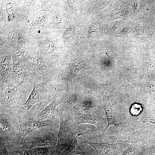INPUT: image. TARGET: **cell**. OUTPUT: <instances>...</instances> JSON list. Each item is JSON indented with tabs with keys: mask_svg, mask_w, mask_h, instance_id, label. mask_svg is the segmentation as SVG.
Here are the masks:
<instances>
[{
	"mask_svg": "<svg viewBox=\"0 0 155 155\" xmlns=\"http://www.w3.org/2000/svg\"><path fill=\"white\" fill-rule=\"evenodd\" d=\"M94 102L88 99H84L79 101L72 108L79 111L90 110L94 106Z\"/></svg>",
	"mask_w": 155,
	"mask_h": 155,
	"instance_id": "2e32d148",
	"label": "cell"
},
{
	"mask_svg": "<svg viewBox=\"0 0 155 155\" xmlns=\"http://www.w3.org/2000/svg\"><path fill=\"white\" fill-rule=\"evenodd\" d=\"M52 44L47 43L45 44L43 47L44 52L47 53H50L54 50L55 47Z\"/></svg>",
	"mask_w": 155,
	"mask_h": 155,
	"instance_id": "ac0fdd59",
	"label": "cell"
},
{
	"mask_svg": "<svg viewBox=\"0 0 155 155\" xmlns=\"http://www.w3.org/2000/svg\"><path fill=\"white\" fill-rule=\"evenodd\" d=\"M64 100L63 98L58 97L55 96L52 102L33 117L34 119L39 121L49 120L54 121L56 120L55 115V109Z\"/></svg>",
	"mask_w": 155,
	"mask_h": 155,
	"instance_id": "9c48e42d",
	"label": "cell"
},
{
	"mask_svg": "<svg viewBox=\"0 0 155 155\" xmlns=\"http://www.w3.org/2000/svg\"><path fill=\"white\" fill-rule=\"evenodd\" d=\"M13 14L9 15L8 18V20L9 21H11L13 20Z\"/></svg>",
	"mask_w": 155,
	"mask_h": 155,
	"instance_id": "7402d4cb",
	"label": "cell"
},
{
	"mask_svg": "<svg viewBox=\"0 0 155 155\" xmlns=\"http://www.w3.org/2000/svg\"><path fill=\"white\" fill-rule=\"evenodd\" d=\"M0 155H9L7 150V144L0 142Z\"/></svg>",
	"mask_w": 155,
	"mask_h": 155,
	"instance_id": "ffe728a7",
	"label": "cell"
},
{
	"mask_svg": "<svg viewBox=\"0 0 155 155\" xmlns=\"http://www.w3.org/2000/svg\"><path fill=\"white\" fill-rule=\"evenodd\" d=\"M56 146L34 148L32 150L33 155H57Z\"/></svg>",
	"mask_w": 155,
	"mask_h": 155,
	"instance_id": "9a60e30c",
	"label": "cell"
},
{
	"mask_svg": "<svg viewBox=\"0 0 155 155\" xmlns=\"http://www.w3.org/2000/svg\"><path fill=\"white\" fill-rule=\"evenodd\" d=\"M103 104L101 108L104 111L107 120L108 124L105 131L111 125H113L116 128L119 133L126 130L129 127L126 122L120 121L116 115L113 106L111 105L108 96L102 94Z\"/></svg>",
	"mask_w": 155,
	"mask_h": 155,
	"instance_id": "8992f818",
	"label": "cell"
},
{
	"mask_svg": "<svg viewBox=\"0 0 155 155\" xmlns=\"http://www.w3.org/2000/svg\"><path fill=\"white\" fill-rule=\"evenodd\" d=\"M129 138L125 141L124 143L115 151L117 155H134L138 152L141 144L131 141Z\"/></svg>",
	"mask_w": 155,
	"mask_h": 155,
	"instance_id": "4fadbf2b",
	"label": "cell"
},
{
	"mask_svg": "<svg viewBox=\"0 0 155 155\" xmlns=\"http://www.w3.org/2000/svg\"><path fill=\"white\" fill-rule=\"evenodd\" d=\"M18 121L19 127L18 132L11 142L22 144L24 140L29 134L36 129L45 127H52L53 121L51 120L39 121L33 118H29L24 116L19 117Z\"/></svg>",
	"mask_w": 155,
	"mask_h": 155,
	"instance_id": "7a4b0ae2",
	"label": "cell"
},
{
	"mask_svg": "<svg viewBox=\"0 0 155 155\" xmlns=\"http://www.w3.org/2000/svg\"><path fill=\"white\" fill-rule=\"evenodd\" d=\"M138 152L139 155H150L147 146L144 144H141Z\"/></svg>",
	"mask_w": 155,
	"mask_h": 155,
	"instance_id": "d6986e66",
	"label": "cell"
},
{
	"mask_svg": "<svg viewBox=\"0 0 155 155\" xmlns=\"http://www.w3.org/2000/svg\"><path fill=\"white\" fill-rule=\"evenodd\" d=\"M105 52L106 53V55L109 58H110L111 59V58L110 57V56L109 55V54L107 53V52H106V51H105Z\"/></svg>",
	"mask_w": 155,
	"mask_h": 155,
	"instance_id": "603a6c76",
	"label": "cell"
},
{
	"mask_svg": "<svg viewBox=\"0 0 155 155\" xmlns=\"http://www.w3.org/2000/svg\"><path fill=\"white\" fill-rule=\"evenodd\" d=\"M52 127H45L36 129L26 137L22 145L28 149L35 147L57 146V133Z\"/></svg>",
	"mask_w": 155,
	"mask_h": 155,
	"instance_id": "6da1fadb",
	"label": "cell"
},
{
	"mask_svg": "<svg viewBox=\"0 0 155 155\" xmlns=\"http://www.w3.org/2000/svg\"><path fill=\"white\" fill-rule=\"evenodd\" d=\"M23 82L22 81L14 85L6 87L1 93L0 113L10 114L9 111L11 109L18 103Z\"/></svg>",
	"mask_w": 155,
	"mask_h": 155,
	"instance_id": "3957f363",
	"label": "cell"
},
{
	"mask_svg": "<svg viewBox=\"0 0 155 155\" xmlns=\"http://www.w3.org/2000/svg\"><path fill=\"white\" fill-rule=\"evenodd\" d=\"M101 107L99 109L94 110L75 119L73 127H75L82 123H88L94 125L97 128L99 137L101 138L110 137L105 136V128L103 125V116L101 113Z\"/></svg>",
	"mask_w": 155,
	"mask_h": 155,
	"instance_id": "277c9868",
	"label": "cell"
},
{
	"mask_svg": "<svg viewBox=\"0 0 155 155\" xmlns=\"http://www.w3.org/2000/svg\"><path fill=\"white\" fill-rule=\"evenodd\" d=\"M58 115L60 125L57 133L58 142L56 153L57 155H61L62 152L67 148L70 144L72 134L69 124L64 118L63 111H60Z\"/></svg>",
	"mask_w": 155,
	"mask_h": 155,
	"instance_id": "5b68a950",
	"label": "cell"
},
{
	"mask_svg": "<svg viewBox=\"0 0 155 155\" xmlns=\"http://www.w3.org/2000/svg\"><path fill=\"white\" fill-rule=\"evenodd\" d=\"M72 134L71 142L67 148L64 150L61 155H88L81 149L77 139V137L84 133H79L76 135V133L71 129Z\"/></svg>",
	"mask_w": 155,
	"mask_h": 155,
	"instance_id": "7c38bea8",
	"label": "cell"
},
{
	"mask_svg": "<svg viewBox=\"0 0 155 155\" xmlns=\"http://www.w3.org/2000/svg\"><path fill=\"white\" fill-rule=\"evenodd\" d=\"M0 142L8 144L16 135L15 120L10 114L0 113Z\"/></svg>",
	"mask_w": 155,
	"mask_h": 155,
	"instance_id": "52a82bcc",
	"label": "cell"
},
{
	"mask_svg": "<svg viewBox=\"0 0 155 155\" xmlns=\"http://www.w3.org/2000/svg\"><path fill=\"white\" fill-rule=\"evenodd\" d=\"M7 145L9 155H33L32 149L25 148L22 144L11 142Z\"/></svg>",
	"mask_w": 155,
	"mask_h": 155,
	"instance_id": "5bb4252c",
	"label": "cell"
},
{
	"mask_svg": "<svg viewBox=\"0 0 155 155\" xmlns=\"http://www.w3.org/2000/svg\"><path fill=\"white\" fill-rule=\"evenodd\" d=\"M32 60L34 66L32 72L41 80L47 81L48 79V70L45 62L38 56L33 57Z\"/></svg>",
	"mask_w": 155,
	"mask_h": 155,
	"instance_id": "8fae6325",
	"label": "cell"
},
{
	"mask_svg": "<svg viewBox=\"0 0 155 155\" xmlns=\"http://www.w3.org/2000/svg\"><path fill=\"white\" fill-rule=\"evenodd\" d=\"M44 90L40 83H34L33 89L26 101L21 103L23 106V110L28 111L32 106L36 103L42 104L44 100Z\"/></svg>",
	"mask_w": 155,
	"mask_h": 155,
	"instance_id": "ba28073f",
	"label": "cell"
},
{
	"mask_svg": "<svg viewBox=\"0 0 155 155\" xmlns=\"http://www.w3.org/2000/svg\"><path fill=\"white\" fill-rule=\"evenodd\" d=\"M6 10L8 15L13 14L14 9L13 6L11 3H9L7 4Z\"/></svg>",
	"mask_w": 155,
	"mask_h": 155,
	"instance_id": "44dd1931",
	"label": "cell"
},
{
	"mask_svg": "<svg viewBox=\"0 0 155 155\" xmlns=\"http://www.w3.org/2000/svg\"><path fill=\"white\" fill-rule=\"evenodd\" d=\"M125 142L115 143L105 142L94 143L87 140H84L82 143L92 146L96 151V155H106L111 151H115L123 144Z\"/></svg>",
	"mask_w": 155,
	"mask_h": 155,
	"instance_id": "30bf717a",
	"label": "cell"
},
{
	"mask_svg": "<svg viewBox=\"0 0 155 155\" xmlns=\"http://www.w3.org/2000/svg\"><path fill=\"white\" fill-rule=\"evenodd\" d=\"M142 108L140 105L138 104H133L131 108V112L133 115H137L142 111Z\"/></svg>",
	"mask_w": 155,
	"mask_h": 155,
	"instance_id": "e0dca14e",
	"label": "cell"
}]
</instances>
